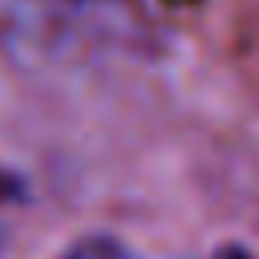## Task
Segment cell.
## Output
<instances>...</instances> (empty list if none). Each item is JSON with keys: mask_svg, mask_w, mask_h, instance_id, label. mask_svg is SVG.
<instances>
[{"mask_svg": "<svg viewBox=\"0 0 259 259\" xmlns=\"http://www.w3.org/2000/svg\"><path fill=\"white\" fill-rule=\"evenodd\" d=\"M65 259H138V255H134L125 243L109 239V235H89V239L73 243Z\"/></svg>", "mask_w": 259, "mask_h": 259, "instance_id": "obj_1", "label": "cell"}]
</instances>
